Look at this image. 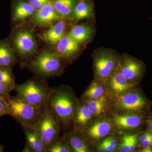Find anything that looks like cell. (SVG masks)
<instances>
[{
	"instance_id": "cell-19",
	"label": "cell",
	"mask_w": 152,
	"mask_h": 152,
	"mask_svg": "<svg viewBox=\"0 0 152 152\" xmlns=\"http://www.w3.org/2000/svg\"><path fill=\"white\" fill-rule=\"evenodd\" d=\"M36 9L29 2L23 0H15L13 4V20L16 22L21 21L35 12Z\"/></svg>"
},
{
	"instance_id": "cell-2",
	"label": "cell",
	"mask_w": 152,
	"mask_h": 152,
	"mask_svg": "<svg viewBox=\"0 0 152 152\" xmlns=\"http://www.w3.org/2000/svg\"><path fill=\"white\" fill-rule=\"evenodd\" d=\"M14 90L26 102L39 108L45 109L48 104L53 88L42 81L31 79L21 84L16 85Z\"/></svg>"
},
{
	"instance_id": "cell-38",
	"label": "cell",
	"mask_w": 152,
	"mask_h": 152,
	"mask_svg": "<svg viewBox=\"0 0 152 152\" xmlns=\"http://www.w3.org/2000/svg\"><path fill=\"white\" fill-rule=\"evenodd\" d=\"M4 147L2 145H0V152H2L4 151Z\"/></svg>"
},
{
	"instance_id": "cell-27",
	"label": "cell",
	"mask_w": 152,
	"mask_h": 152,
	"mask_svg": "<svg viewBox=\"0 0 152 152\" xmlns=\"http://www.w3.org/2000/svg\"><path fill=\"white\" fill-rule=\"evenodd\" d=\"M47 152H70V149L68 146L64 137H59L54 141L46 147Z\"/></svg>"
},
{
	"instance_id": "cell-7",
	"label": "cell",
	"mask_w": 152,
	"mask_h": 152,
	"mask_svg": "<svg viewBox=\"0 0 152 152\" xmlns=\"http://www.w3.org/2000/svg\"><path fill=\"white\" fill-rule=\"evenodd\" d=\"M115 107L124 111L140 113L148 108L150 104L137 91H128L117 96Z\"/></svg>"
},
{
	"instance_id": "cell-1",
	"label": "cell",
	"mask_w": 152,
	"mask_h": 152,
	"mask_svg": "<svg viewBox=\"0 0 152 152\" xmlns=\"http://www.w3.org/2000/svg\"><path fill=\"white\" fill-rule=\"evenodd\" d=\"M78 102L71 88L61 86L53 88L48 105L64 127L72 124Z\"/></svg>"
},
{
	"instance_id": "cell-33",
	"label": "cell",
	"mask_w": 152,
	"mask_h": 152,
	"mask_svg": "<svg viewBox=\"0 0 152 152\" xmlns=\"http://www.w3.org/2000/svg\"><path fill=\"white\" fill-rule=\"evenodd\" d=\"M10 92L7 87L0 83V98L6 99L10 96Z\"/></svg>"
},
{
	"instance_id": "cell-18",
	"label": "cell",
	"mask_w": 152,
	"mask_h": 152,
	"mask_svg": "<svg viewBox=\"0 0 152 152\" xmlns=\"http://www.w3.org/2000/svg\"><path fill=\"white\" fill-rule=\"evenodd\" d=\"M17 61L10 43L7 41H0V66L12 70Z\"/></svg>"
},
{
	"instance_id": "cell-29",
	"label": "cell",
	"mask_w": 152,
	"mask_h": 152,
	"mask_svg": "<svg viewBox=\"0 0 152 152\" xmlns=\"http://www.w3.org/2000/svg\"><path fill=\"white\" fill-rule=\"evenodd\" d=\"M139 133H136L129 136V151L130 152H134L135 151L137 146L138 138Z\"/></svg>"
},
{
	"instance_id": "cell-8",
	"label": "cell",
	"mask_w": 152,
	"mask_h": 152,
	"mask_svg": "<svg viewBox=\"0 0 152 152\" xmlns=\"http://www.w3.org/2000/svg\"><path fill=\"white\" fill-rule=\"evenodd\" d=\"M12 45L22 56L28 57L36 50L37 44L32 34L26 30H19L15 32L11 38Z\"/></svg>"
},
{
	"instance_id": "cell-24",
	"label": "cell",
	"mask_w": 152,
	"mask_h": 152,
	"mask_svg": "<svg viewBox=\"0 0 152 152\" xmlns=\"http://www.w3.org/2000/svg\"><path fill=\"white\" fill-rule=\"evenodd\" d=\"M54 7L63 18L70 16L75 8V0H55Z\"/></svg>"
},
{
	"instance_id": "cell-3",
	"label": "cell",
	"mask_w": 152,
	"mask_h": 152,
	"mask_svg": "<svg viewBox=\"0 0 152 152\" xmlns=\"http://www.w3.org/2000/svg\"><path fill=\"white\" fill-rule=\"evenodd\" d=\"M9 115L23 127H33L41 118L44 109L31 104L17 95L6 99Z\"/></svg>"
},
{
	"instance_id": "cell-28",
	"label": "cell",
	"mask_w": 152,
	"mask_h": 152,
	"mask_svg": "<svg viewBox=\"0 0 152 152\" xmlns=\"http://www.w3.org/2000/svg\"><path fill=\"white\" fill-rule=\"evenodd\" d=\"M129 136L128 134H124L122 140L117 148V151L121 152H130Z\"/></svg>"
},
{
	"instance_id": "cell-17",
	"label": "cell",
	"mask_w": 152,
	"mask_h": 152,
	"mask_svg": "<svg viewBox=\"0 0 152 152\" xmlns=\"http://www.w3.org/2000/svg\"><path fill=\"white\" fill-rule=\"evenodd\" d=\"M80 44L68 34L57 44L56 53L61 58H70L78 51Z\"/></svg>"
},
{
	"instance_id": "cell-32",
	"label": "cell",
	"mask_w": 152,
	"mask_h": 152,
	"mask_svg": "<svg viewBox=\"0 0 152 152\" xmlns=\"http://www.w3.org/2000/svg\"><path fill=\"white\" fill-rule=\"evenodd\" d=\"M50 0H28V2L36 10H39L44 5L49 2Z\"/></svg>"
},
{
	"instance_id": "cell-9",
	"label": "cell",
	"mask_w": 152,
	"mask_h": 152,
	"mask_svg": "<svg viewBox=\"0 0 152 152\" xmlns=\"http://www.w3.org/2000/svg\"><path fill=\"white\" fill-rule=\"evenodd\" d=\"M119 66L123 75L132 83L140 80L145 72V65L141 61L126 56L120 59Z\"/></svg>"
},
{
	"instance_id": "cell-10",
	"label": "cell",
	"mask_w": 152,
	"mask_h": 152,
	"mask_svg": "<svg viewBox=\"0 0 152 152\" xmlns=\"http://www.w3.org/2000/svg\"><path fill=\"white\" fill-rule=\"evenodd\" d=\"M107 82L112 92L116 96L130 90L136 86L135 83L128 80L122 73L119 63Z\"/></svg>"
},
{
	"instance_id": "cell-5",
	"label": "cell",
	"mask_w": 152,
	"mask_h": 152,
	"mask_svg": "<svg viewBox=\"0 0 152 152\" xmlns=\"http://www.w3.org/2000/svg\"><path fill=\"white\" fill-rule=\"evenodd\" d=\"M31 67L36 73L45 77L58 75L61 73L63 64L56 53L42 51L31 63Z\"/></svg>"
},
{
	"instance_id": "cell-26",
	"label": "cell",
	"mask_w": 152,
	"mask_h": 152,
	"mask_svg": "<svg viewBox=\"0 0 152 152\" xmlns=\"http://www.w3.org/2000/svg\"><path fill=\"white\" fill-rule=\"evenodd\" d=\"M0 83L11 91L14 90L16 84L12 70L0 66Z\"/></svg>"
},
{
	"instance_id": "cell-22",
	"label": "cell",
	"mask_w": 152,
	"mask_h": 152,
	"mask_svg": "<svg viewBox=\"0 0 152 152\" xmlns=\"http://www.w3.org/2000/svg\"><path fill=\"white\" fill-rule=\"evenodd\" d=\"M81 101L86 105L94 116L99 115L104 113L107 103V98L104 96L93 99L83 98Z\"/></svg>"
},
{
	"instance_id": "cell-37",
	"label": "cell",
	"mask_w": 152,
	"mask_h": 152,
	"mask_svg": "<svg viewBox=\"0 0 152 152\" xmlns=\"http://www.w3.org/2000/svg\"><path fill=\"white\" fill-rule=\"evenodd\" d=\"M140 152H152V148H147L142 149Z\"/></svg>"
},
{
	"instance_id": "cell-14",
	"label": "cell",
	"mask_w": 152,
	"mask_h": 152,
	"mask_svg": "<svg viewBox=\"0 0 152 152\" xmlns=\"http://www.w3.org/2000/svg\"><path fill=\"white\" fill-rule=\"evenodd\" d=\"M113 125L110 120L104 118L96 121L88 127L84 132L89 138L99 141L107 135L112 130Z\"/></svg>"
},
{
	"instance_id": "cell-13",
	"label": "cell",
	"mask_w": 152,
	"mask_h": 152,
	"mask_svg": "<svg viewBox=\"0 0 152 152\" xmlns=\"http://www.w3.org/2000/svg\"><path fill=\"white\" fill-rule=\"evenodd\" d=\"M137 113H130L115 115L114 122L118 129L121 130H132L138 128L143 124V116Z\"/></svg>"
},
{
	"instance_id": "cell-35",
	"label": "cell",
	"mask_w": 152,
	"mask_h": 152,
	"mask_svg": "<svg viewBox=\"0 0 152 152\" xmlns=\"http://www.w3.org/2000/svg\"><path fill=\"white\" fill-rule=\"evenodd\" d=\"M140 145L142 149L147 148H152V138L142 142L140 143Z\"/></svg>"
},
{
	"instance_id": "cell-30",
	"label": "cell",
	"mask_w": 152,
	"mask_h": 152,
	"mask_svg": "<svg viewBox=\"0 0 152 152\" xmlns=\"http://www.w3.org/2000/svg\"><path fill=\"white\" fill-rule=\"evenodd\" d=\"M9 115V108L5 99L0 98V117Z\"/></svg>"
},
{
	"instance_id": "cell-11",
	"label": "cell",
	"mask_w": 152,
	"mask_h": 152,
	"mask_svg": "<svg viewBox=\"0 0 152 152\" xmlns=\"http://www.w3.org/2000/svg\"><path fill=\"white\" fill-rule=\"evenodd\" d=\"M62 18L55 10L53 3L50 1L35 12L32 19L36 24L48 26Z\"/></svg>"
},
{
	"instance_id": "cell-20",
	"label": "cell",
	"mask_w": 152,
	"mask_h": 152,
	"mask_svg": "<svg viewBox=\"0 0 152 152\" xmlns=\"http://www.w3.org/2000/svg\"><path fill=\"white\" fill-rule=\"evenodd\" d=\"M64 21L60 20L50 28L44 33V39L52 45L58 44L59 41L64 37L66 28Z\"/></svg>"
},
{
	"instance_id": "cell-4",
	"label": "cell",
	"mask_w": 152,
	"mask_h": 152,
	"mask_svg": "<svg viewBox=\"0 0 152 152\" xmlns=\"http://www.w3.org/2000/svg\"><path fill=\"white\" fill-rule=\"evenodd\" d=\"M33 128L46 146L60 137L61 126L59 121L48 105Z\"/></svg>"
},
{
	"instance_id": "cell-15",
	"label": "cell",
	"mask_w": 152,
	"mask_h": 152,
	"mask_svg": "<svg viewBox=\"0 0 152 152\" xmlns=\"http://www.w3.org/2000/svg\"><path fill=\"white\" fill-rule=\"evenodd\" d=\"M26 136V145L23 152H47L45 144L33 127H23Z\"/></svg>"
},
{
	"instance_id": "cell-36",
	"label": "cell",
	"mask_w": 152,
	"mask_h": 152,
	"mask_svg": "<svg viewBox=\"0 0 152 152\" xmlns=\"http://www.w3.org/2000/svg\"><path fill=\"white\" fill-rule=\"evenodd\" d=\"M148 129L152 133V116L148 118L147 121Z\"/></svg>"
},
{
	"instance_id": "cell-21",
	"label": "cell",
	"mask_w": 152,
	"mask_h": 152,
	"mask_svg": "<svg viewBox=\"0 0 152 152\" xmlns=\"http://www.w3.org/2000/svg\"><path fill=\"white\" fill-rule=\"evenodd\" d=\"M93 29L88 25H79L73 27L69 35L79 43L87 42L91 38Z\"/></svg>"
},
{
	"instance_id": "cell-16",
	"label": "cell",
	"mask_w": 152,
	"mask_h": 152,
	"mask_svg": "<svg viewBox=\"0 0 152 152\" xmlns=\"http://www.w3.org/2000/svg\"><path fill=\"white\" fill-rule=\"evenodd\" d=\"M81 132L75 131L64 136L65 140L71 151L75 152H88L90 151L88 142Z\"/></svg>"
},
{
	"instance_id": "cell-23",
	"label": "cell",
	"mask_w": 152,
	"mask_h": 152,
	"mask_svg": "<svg viewBox=\"0 0 152 152\" xmlns=\"http://www.w3.org/2000/svg\"><path fill=\"white\" fill-rule=\"evenodd\" d=\"M92 4L86 0H81L75 6L74 10V15L76 20L88 18L92 15Z\"/></svg>"
},
{
	"instance_id": "cell-12",
	"label": "cell",
	"mask_w": 152,
	"mask_h": 152,
	"mask_svg": "<svg viewBox=\"0 0 152 152\" xmlns=\"http://www.w3.org/2000/svg\"><path fill=\"white\" fill-rule=\"evenodd\" d=\"M93 117L86 105L83 101L79 100L72 120L75 131L84 132Z\"/></svg>"
},
{
	"instance_id": "cell-6",
	"label": "cell",
	"mask_w": 152,
	"mask_h": 152,
	"mask_svg": "<svg viewBox=\"0 0 152 152\" xmlns=\"http://www.w3.org/2000/svg\"><path fill=\"white\" fill-rule=\"evenodd\" d=\"M94 60L95 77L102 83L107 81L120 60L116 55L108 50L98 52L94 55Z\"/></svg>"
},
{
	"instance_id": "cell-34",
	"label": "cell",
	"mask_w": 152,
	"mask_h": 152,
	"mask_svg": "<svg viewBox=\"0 0 152 152\" xmlns=\"http://www.w3.org/2000/svg\"><path fill=\"white\" fill-rule=\"evenodd\" d=\"M151 138H152V133L148 130L142 133L141 134H139L138 140L139 143H140L142 142Z\"/></svg>"
},
{
	"instance_id": "cell-31",
	"label": "cell",
	"mask_w": 152,
	"mask_h": 152,
	"mask_svg": "<svg viewBox=\"0 0 152 152\" xmlns=\"http://www.w3.org/2000/svg\"><path fill=\"white\" fill-rule=\"evenodd\" d=\"M102 143L110 147L116 149L118 143L115 138L113 136H110L104 139L102 142Z\"/></svg>"
},
{
	"instance_id": "cell-25",
	"label": "cell",
	"mask_w": 152,
	"mask_h": 152,
	"mask_svg": "<svg viewBox=\"0 0 152 152\" xmlns=\"http://www.w3.org/2000/svg\"><path fill=\"white\" fill-rule=\"evenodd\" d=\"M105 91L104 87L102 82L96 80L92 82L84 93L82 98L91 99H98L104 96Z\"/></svg>"
}]
</instances>
